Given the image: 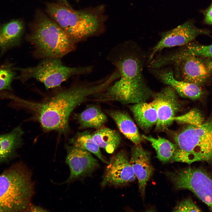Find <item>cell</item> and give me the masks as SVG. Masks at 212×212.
Masks as SVG:
<instances>
[{
	"label": "cell",
	"mask_w": 212,
	"mask_h": 212,
	"mask_svg": "<svg viewBox=\"0 0 212 212\" xmlns=\"http://www.w3.org/2000/svg\"><path fill=\"white\" fill-rule=\"evenodd\" d=\"M107 59L118 72L119 78L105 90L95 95L94 102H116L124 105L145 102L153 93L144 77V54L130 41L115 45Z\"/></svg>",
	"instance_id": "cell-1"
},
{
	"label": "cell",
	"mask_w": 212,
	"mask_h": 212,
	"mask_svg": "<svg viewBox=\"0 0 212 212\" xmlns=\"http://www.w3.org/2000/svg\"><path fill=\"white\" fill-rule=\"evenodd\" d=\"M107 83L100 79L93 81L75 83L61 91L46 102H37L16 97L20 105L33 113L34 118L45 131L56 130L66 133L69 129L68 120L73 110L92 97L103 91Z\"/></svg>",
	"instance_id": "cell-2"
},
{
	"label": "cell",
	"mask_w": 212,
	"mask_h": 212,
	"mask_svg": "<svg viewBox=\"0 0 212 212\" xmlns=\"http://www.w3.org/2000/svg\"><path fill=\"white\" fill-rule=\"evenodd\" d=\"M47 8L48 14L76 44L104 31L105 16L101 6L77 11L51 3L47 4Z\"/></svg>",
	"instance_id": "cell-3"
},
{
	"label": "cell",
	"mask_w": 212,
	"mask_h": 212,
	"mask_svg": "<svg viewBox=\"0 0 212 212\" xmlns=\"http://www.w3.org/2000/svg\"><path fill=\"white\" fill-rule=\"evenodd\" d=\"M34 193L31 172L14 165L0 175V212L26 210Z\"/></svg>",
	"instance_id": "cell-4"
},
{
	"label": "cell",
	"mask_w": 212,
	"mask_h": 212,
	"mask_svg": "<svg viewBox=\"0 0 212 212\" xmlns=\"http://www.w3.org/2000/svg\"><path fill=\"white\" fill-rule=\"evenodd\" d=\"M36 57L60 58L74 51L76 43L56 22L43 14L38 17L29 37Z\"/></svg>",
	"instance_id": "cell-5"
},
{
	"label": "cell",
	"mask_w": 212,
	"mask_h": 212,
	"mask_svg": "<svg viewBox=\"0 0 212 212\" xmlns=\"http://www.w3.org/2000/svg\"><path fill=\"white\" fill-rule=\"evenodd\" d=\"M188 125L174 137L176 144L182 151L183 162L190 164L212 160V121Z\"/></svg>",
	"instance_id": "cell-6"
},
{
	"label": "cell",
	"mask_w": 212,
	"mask_h": 212,
	"mask_svg": "<svg viewBox=\"0 0 212 212\" xmlns=\"http://www.w3.org/2000/svg\"><path fill=\"white\" fill-rule=\"evenodd\" d=\"M60 58L44 59L37 65L26 68H14L20 71L16 79L25 81L30 79L42 83L47 89L60 86L61 84L74 75L89 74L93 70L92 66L70 67L64 65Z\"/></svg>",
	"instance_id": "cell-7"
},
{
	"label": "cell",
	"mask_w": 212,
	"mask_h": 212,
	"mask_svg": "<svg viewBox=\"0 0 212 212\" xmlns=\"http://www.w3.org/2000/svg\"><path fill=\"white\" fill-rule=\"evenodd\" d=\"M165 175L175 188L190 191L212 211V178L205 172L187 168L167 172Z\"/></svg>",
	"instance_id": "cell-8"
},
{
	"label": "cell",
	"mask_w": 212,
	"mask_h": 212,
	"mask_svg": "<svg viewBox=\"0 0 212 212\" xmlns=\"http://www.w3.org/2000/svg\"><path fill=\"white\" fill-rule=\"evenodd\" d=\"M175 65L180 80L199 86L212 74V58L188 56L178 61Z\"/></svg>",
	"instance_id": "cell-9"
},
{
	"label": "cell",
	"mask_w": 212,
	"mask_h": 212,
	"mask_svg": "<svg viewBox=\"0 0 212 212\" xmlns=\"http://www.w3.org/2000/svg\"><path fill=\"white\" fill-rule=\"evenodd\" d=\"M209 33L207 30L197 28L193 21L188 20L173 29L161 33L160 40L151 49L148 61L153 59L157 52L164 48L183 46L200 34Z\"/></svg>",
	"instance_id": "cell-10"
},
{
	"label": "cell",
	"mask_w": 212,
	"mask_h": 212,
	"mask_svg": "<svg viewBox=\"0 0 212 212\" xmlns=\"http://www.w3.org/2000/svg\"><path fill=\"white\" fill-rule=\"evenodd\" d=\"M136 177L127 153L122 150L111 158L101 183L102 186H121L134 181Z\"/></svg>",
	"instance_id": "cell-11"
},
{
	"label": "cell",
	"mask_w": 212,
	"mask_h": 212,
	"mask_svg": "<svg viewBox=\"0 0 212 212\" xmlns=\"http://www.w3.org/2000/svg\"><path fill=\"white\" fill-rule=\"evenodd\" d=\"M152 102L155 106L158 116L155 129L163 130L173 121V118L180 108L177 92L168 85L160 92L153 94Z\"/></svg>",
	"instance_id": "cell-12"
},
{
	"label": "cell",
	"mask_w": 212,
	"mask_h": 212,
	"mask_svg": "<svg viewBox=\"0 0 212 212\" xmlns=\"http://www.w3.org/2000/svg\"><path fill=\"white\" fill-rule=\"evenodd\" d=\"M66 149V162L69 166L70 173L65 183L89 176L99 167L97 160L90 152L72 145L67 146Z\"/></svg>",
	"instance_id": "cell-13"
},
{
	"label": "cell",
	"mask_w": 212,
	"mask_h": 212,
	"mask_svg": "<svg viewBox=\"0 0 212 212\" xmlns=\"http://www.w3.org/2000/svg\"><path fill=\"white\" fill-rule=\"evenodd\" d=\"M130 162L138 181L139 192L144 198L146 184L154 171L150 153L140 144H134L131 149Z\"/></svg>",
	"instance_id": "cell-14"
},
{
	"label": "cell",
	"mask_w": 212,
	"mask_h": 212,
	"mask_svg": "<svg viewBox=\"0 0 212 212\" xmlns=\"http://www.w3.org/2000/svg\"><path fill=\"white\" fill-rule=\"evenodd\" d=\"M150 69L159 80L171 87L182 97L196 99L202 94V90L199 85L175 77L173 71L170 68H150Z\"/></svg>",
	"instance_id": "cell-15"
},
{
	"label": "cell",
	"mask_w": 212,
	"mask_h": 212,
	"mask_svg": "<svg viewBox=\"0 0 212 212\" xmlns=\"http://www.w3.org/2000/svg\"><path fill=\"white\" fill-rule=\"evenodd\" d=\"M107 113L125 137L135 145L140 144L142 137L135 123L128 113L117 110H109Z\"/></svg>",
	"instance_id": "cell-16"
},
{
	"label": "cell",
	"mask_w": 212,
	"mask_h": 212,
	"mask_svg": "<svg viewBox=\"0 0 212 212\" xmlns=\"http://www.w3.org/2000/svg\"><path fill=\"white\" fill-rule=\"evenodd\" d=\"M130 109L138 125L144 131H148L158 121L156 110L153 102H143L133 104Z\"/></svg>",
	"instance_id": "cell-17"
},
{
	"label": "cell",
	"mask_w": 212,
	"mask_h": 212,
	"mask_svg": "<svg viewBox=\"0 0 212 212\" xmlns=\"http://www.w3.org/2000/svg\"><path fill=\"white\" fill-rule=\"evenodd\" d=\"M23 30L22 22L14 20L0 25V49L1 54L19 44Z\"/></svg>",
	"instance_id": "cell-18"
},
{
	"label": "cell",
	"mask_w": 212,
	"mask_h": 212,
	"mask_svg": "<svg viewBox=\"0 0 212 212\" xmlns=\"http://www.w3.org/2000/svg\"><path fill=\"white\" fill-rule=\"evenodd\" d=\"M74 118L80 128H92L97 130L104 126L107 120L106 115L98 106L92 105L87 107L81 113L75 114Z\"/></svg>",
	"instance_id": "cell-19"
},
{
	"label": "cell",
	"mask_w": 212,
	"mask_h": 212,
	"mask_svg": "<svg viewBox=\"0 0 212 212\" xmlns=\"http://www.w3.org/2000/svg\"><path fill=\"white\" fill-rule=\"evenodd\" d=\"M142 137L150 142L156 152V158L160 160L164 163L175 162L179 150L176 144L160 137L155 138L144 135Z\"/></svg>",
	"instance_id": "cell-20"
},
{
	"label": "cell",
	"mask_w": 212,
	"mask_h": 212,
	"mask_svg": "<svg viewBox=\"0 0 212 212\" xmlns=\"http://www.w3.org/2000/svg\"><path fill=\"white\" fill-rule=\"evenodd\" d=\"M178 49L168 54V61L173 64L188 56H196L212 58V44L208 45L189 43L180 46Z\"/></svg>",
	"instance_id": "cell-21"
},
{
	"label": "cell",
	"mask_w": 212,
	"mask_h": 212,
	"mask_svg": "<svg viewBox=\"0 0 212 212\" xmlns=\"http://www.w3.org/2000/svg\"><path fill=\"white\" fill-rule=\"evenodd\" d=\"M91 134L97 145L109 154L115 151L121 141V137L118 132L104 126L97 130Z\"/></svg>",
	"instance_id": "cell-22"
},
{
	"label": "cell",
	"mask_w": 212,
	"mask_h": 212,
	"mask_svg": "<svg viewBox=\"0 0 212 212\" xmlns=\"http://www.w3.org/2000/svg\"><path fill=\"white\" fill-rule=\"evenodd\" d=\"M23 133L18 126L8 133L0 135V161L9 157L20 146Z\"/></svg>",
	"instance_id": "cell-23"
},
{
	"label": "cell",
	"mask_w": 212,
	"mask_h": 212,
	"mask_svg": "<svg viewBox=\"0 0 212 212\" xmlns=\"http://www.w3.org/2000/svg\"><path fill=\"white\" fill-rule=\"evenodd\" d=\"M69 142L76 147L93 153L103 163H108L109 161L102 155L100 148L94 141L92 134L89 132L85 131L77 133L70 139Z\"/></svg>",
	"instance_id": "cell-24"
},
{
	"label": "cell",
	"mask_w": 212,
	"mask_h": 212,
	"mask_svg": "<svg viewBox=\"0 0 212 212\" xmlns=\"http://www.w3.org/2000/svg\"><path fill=\"white\" fill-rule=\"evenodd\" d=\"M14 70L10 65L0 67V90H12L11 84L15 76Z\"/></svg>",
	"instance_id": "cell-25"
},
{
	"label": "cell",
	"mask_w": 212,
	"mask_h": 212,
	"mask_svg": "<svg viewBox=\"0 0 212 212\" xmlns=\"http://www.w3.org/2000/svg\"><path fill=\"white\" fill-rule=\"evenodd\" d=\"M182 123L198 125L203 122V118L200 112L196 109L191 110L186 114L176 116L173 119Z\"/></svg>",
	"instance_id": "cell-26"
},
{
	"label": "cell",
	"mask_w": 212,
	"mask_h": 212,
	"mask_svg": "<svg viewBox=\"0 0 212 212\" xmlns=\"http://www.w3.org/2000/svg\"><path fill=\"white\" fill-rule=\"evenodd\" d=\"M173 212H200L201 209L190 198L179 202L174 208Z\"/></svg>",
	"instance_id": "cell-27"
},
{
	"label": "cell",
	"mask_w": 212,
	"mask_h": 212,
	"mask_svg": "<svg viewBox=\"0 0 212 212\" xmlns=\"http://www.w3.org/2000/svg\"><path fill=\"white\" fill-rule=\"evenodd\" d=\"M204 16V21L208 24H212V2L210 6L203 11Z\"/></svg>",
	"instance_id": "cell-28"
},
{
	"label": "cell",
	"mask_w": 212,
	"mask_h": 212,
	"mask_svg": "<svg viewBox=\"0 0 212 212\" xmlns=\"http://www.w3.org/2000/svg\"><path fill=\"white\" fill-rule=\"evenodd\" d=\"M29 212H47L46 209L40 206L30 204L27 208L25 211Z\"/></svg>",
	"instance_id": "cell-29"
},
{
	"label": "cell",
	"mask_w": 212,
	"mask_h": 212,
	"mask_svg": "<svg viewBox=\"0 0 212 212\" xmlns=\"http://www.w3.org/2000/svg\"><path fill=\"white\" fill-rule=\"evenodd\" d=\"M61 1H62V2H63L64 4L65 5H66V6H67V0H60Z\"/></svg>",
	"instance_id": "cell-30"
},
{
	"label": "cell",
	"mask_w": 212,
	"mask_h": 212,
	"mask_svg": "<svg viewBox=\"0 0 212 212\" xmlns=\"http://www.w3.org/2000/svg\"></svg>",
	"instance_id": "cell-31"
}]
</instances>
